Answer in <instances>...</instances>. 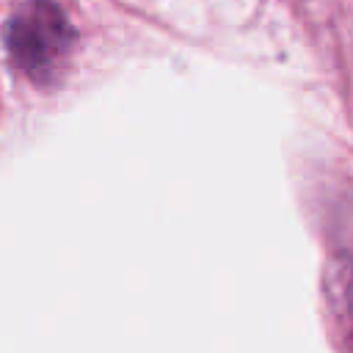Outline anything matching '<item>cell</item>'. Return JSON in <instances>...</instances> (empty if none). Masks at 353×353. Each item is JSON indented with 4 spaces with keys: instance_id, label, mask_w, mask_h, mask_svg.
Segmentation results:
<instances>
[{
    "instance_id": "6da1fadb",
    "label": "cell",
    "mask_w": 353,
    "mask_h": 353,
    "mask_svg": "<svg viewBox=\"0 0 353 353\" xmlns=\"http://www.w3.org/2000/svg\"><path fill=\"white\" fill-rule=\"evenodd\" d=\"M3 39L14 66L39 85L61 80L77 44L72 22L52 0L22 3L6 22Z\"/></svg>"
}]
</instances>
